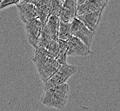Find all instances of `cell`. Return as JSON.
I'll list each match as a JSON object with an SVG mask.
<instances>
[{"instance_id":"obj_16","label":"cell","mask_w":120,"mask_h":111,"mask_svg":"<svg viewBox=\"0 0 120 111\" xmlns=\"http://www.w3.org/2000/svg\"><path fill=\"white\" fill-rule=\"evenodd\" d=\"M22 0H2V2L0 4V10H4L5 8L12 6V5H17L20 4Z\"/></svg>"},{"instance_id":"obj_12","label":"cell","mask_w":120,"mask_h":111,"mask_svg":"<svg viewBox=\"0 0 120 111\" xmlns=\"http://www.w3.org/2000/svg\"><path fill=\"white\" fill-rule=\"evenodd\" d=\"M60 20L58 16H54L52 15L49 17L48 21H46L45 25L43 27H45L48 30V32H50L55 39H58V28H59Z\"/></svg>"},{"instance_id":"obj_13","label":"cell","mask_w":120,"mask_h":111,"mask_svg":"<svg viewBox=\"0 0 120 111\" xmlns=\"http://www.w3.org/2000/svg\"><path fill=\"white\" fill-rule=\"evenodd\" d=\"M72 37L71 33V22H61L59 24L58 28V39L68 41L70 38Z\"/></svg>"},{"instance_id":"obj_4","label":"cell","mask_w":120,"mask_h":111,"mask_svg":"<svg viewBox=\"0 0 120 111\" xmlns=\"http://www.w3.org/2000/svg\"><path fill=\"white\" fill-rule=\"evenodd\" d=\"M71 33L72 36L82 40L86 45L91 48L95 32H93L88 28L77 17L71 21Z\"/></svg>"},{"instance_id":"obj_6","label":"cell","mask_w":120,"mask_h":111,"mask_svg":"<svg viewBox=\"0 0 120 111\" xmlns=\"http://www.w3.org/2000/svg\"><path fill=\"white\" fill-rule=\"evenodd\" d=\"M68 42V57H87L92 53L91 48L77 38L72 37Z\"/></svg>"},{"instance_id":"obj_2","label":"cell","mask_w":120,"mask_h":111,"mask_svg":"<svg viewBox=\"0 0 120 111\" xmlns=\"http://www.w3.org/2000/svg\"><path fill=\"white\" fill-rule=\"evenodd\" d=\"M69 85L67 83L59 86H55L45 90L40 97V103L48 107L57 109H64L68 103Z\"/></svg>"},{"instance_id":"obj_15","label":"cell","mask_w":120,"mask_h":111,"mask_svg":"<svg viewBox=\"0 0 120 111\" xmlns=\"http://www.w3.org/2000/svg\"><path fill=\"white\" fill-rule=\"evenodd\" d=\"M63 8V0H49V15L59 16Z\"/></svg>"},{"instance_id":"obj_9","label":"cell","mask_w":120,"mask_h":111,"mask_svg":"<svg viewBox=\"0 0 120 111\" xmlns=\"http://www.w3.org/2000/svg\"><path fill=\"white\" fill-rule=\"evenodd\" d=\"M103 12L104 11L88 13V14H84V15H77L76 17L82 22L88 28H89L91 31L96 32L99 23H100L101 17H102Z\"/></svg>"},{"instance_id":"obj_19","label":"cell","mask_w":120,"mask_h":111,"mask_svg":"<svg viewBox=\"0 0 120 111\" xmlns=\"http://www.w3.org/2000/svg\"><path fill=\"white\" fill-rule=\"evenodd\" d=\"M1 2H2V0H0V4H1Z\"/></svg>"},{"instance_id":"obj_8","label":"cell","mask_w":120,"mask_h":111,"mask_svg":"<svg viewBox=\"0 0 120 111\" xmlns=\"http://www.w3.org/2000/svg\"><path fill=\"white\" fill-rule=\"evenodd\" d=\"M19 12V16H20L21 21L26 24L27 22L34 20L35 18H38L37 10L36 6L34 4H30L27 2H22L16 5Z\"/></svg>"},{"instance_id":"obj_7","label":"cell","mask_w":120,"mask_h":111,"mask_svg":"<svg viewBox=\"0 0 120 111\" xmlns=\"http://www.w3.org/2000/svg\"><path fill=\"white\" fill-rule=\"evenodd\" d=\"M77 0H64L63 8L59 15L61 22H71L76 17L77 11Z\"/></svg>"},{"instance_id":"obj_3","label":"cell","mask_w":120,"mask_h":111,"mask_svg":"<svg viewBox=\"0 0 120 111\" xmlns=\"http://www.w3.org/2000/svg\"><path fill=\"white\" fill-rule=\"evenodd\" d=\"M77 70L78 68L75 65L68 64V63L61 65L58 71L56 72L47 81L43 83L44 91L51 88V87L55 86L65 84L68 79L77 72Z\"/></svg>"},{"instance_id":"obj_5","label":"cell","mask_w":120,"mask_h":111,"mask_svg":"<svg viewBox=\"0 0 120 111\" xmlns=\"http://www.w3.org/2000/svg\"><path fill=\"white\" fill-rule=\"evenodd\" d=\"M26 35L28 39V42L34 48H38V44L40 41L42 33L43 25L38 18H35L34 20L27 22L24 26Z\"/></svg>"},{"instance_id":"obj_20","label":"cell","mask_w":120,"mask_h":111,"mask_svg":"<svg viewBox=\"0 0 120 111\" xmlns=\"http://www.w3.org/2000/svg\"><path fill=\"white\" fill-rule=\"evenodd\" d=\"M63 2H64V0H63Z\"/></svg>"},{"instance_id":"obj_18","label":"cell","mask_w":120,"mask_h":111,"mask_svg":"<svg viewBox=\"0 0 120 111\" xmlns=\"http://www.w3.org/2000/svg\"><path fill=\"white\" fill-rule=\"evenodd\" d=\"M87 1H88V0H77V4L81 5V4H82L83 3L87 2Z\"/></svg>"},{"instance_id":"obj_14","label":"cell","mask_w":120,"mask_h":111,"mask_svg":"<svg viewBox=\"0 0 120 111\" xmlns=\"http://www.w3.org/2000/svg\"><path fill=\"white\" fill-rule=\"evenodd\" d=\"M58 47H59V53H58V56L57 57V60L60 65L65 64V63H67L68 42L58 39Z\"/></svg>"},{"instance_id":"obj_11","label":"cell","mask_w":120,"mask_h":111,"mask_svg":"<svg viewBox=\"0 0 120 111\" xmlns=\"http://www.w3.org/2000/svg\"><path fill=\"white\" fill-rule=\"evenodd\" d=\"M35 6H36V10H37L38 19L41 21L43 27H44L50 17V15H49V0H40L35 4Z\"/></svg>"},{"instance_id":"obj_17","label":"cell","mask_w":120,"mask_h":111,"mask_svg":"<svg viewBox=\"0 0 120 111\" xmlns=\"http://www.w3.org/2000/svg\"><path fill=\"white\" fill-rule=\"evenodd\" d=\"M99 2H100L101 4H106L107 5L108 2H109V0H98Z\"/></svg>"},{"instance_id":"obj_10","label":"cell","mask_w":120,"mask_h":111,"mask_svg":"<svg viewBox=\"0 0 120 111\" xmlns=\"http://www.w3.org/2000/svg\"><path fill=\"white\" fill-rule=\"evenodd\" d=\"M106 4H103L98 0H88L87 2L83 3L82 4L78 5L76 16L92 12H98V11H104Z\"/></svg>"},{"instance_id":"obj_1","label":"cell","mask_w":120,"mask_h":111,"mask_svg":"<svg viewBox=\"0 0 120 111\" xmlns=\"http://www.w3.org/2000/svg\"><path fill=\"white\" fill-rule=\"evenodd\" d=\"M32 62L34 63L40 79L43 83L47 81L61 66L58 60L52 57L45 49L40 47L34 49Z\"/></svg>"}]
</instances>
